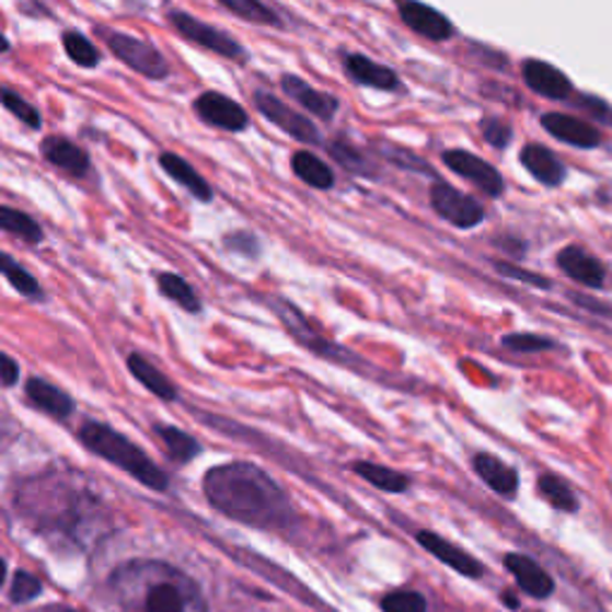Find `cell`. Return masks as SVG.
Instances as JSON below:
<instances>
[{
    "instance_id": "6da1fadb",
    "label": "cell",
    "mask_w": 612,
    "mask_h": 612,
    "mask_svg": "<svg viewBox=\"0 0 612 612\" xmlns=\"http://www.w3.org/2000/svg\"><path fill=\"white\" fill-rule=\"evenodd\" d=\"M206 498L216 510L256 529H285L295 510L285 490L264 469L246 462L213 466L204 478Z\"/></svg>"
},
{
    "instance_id": "7a4b0ae2",
    "label": "cell",
    "mask_w": 612,
    "mask_h": 612,
    "mask_svg": "<svg viewBox=\"0 0 612 612\" xmlns=\"http://www.w3.org/2000/svg\"><path fill=\"white\" fill-rule=\"evenodd\" d=\"M111 589L123 612H208L197 581L161 559H129Z\"/></svg>"
},
{
    "instance_id": "3957f363",
    "label": "cell",
    "mask_w": 612,
    "mask_h": 612,
    "mask_svg": "<svg viewBox=\"0 0 612 612\" xmlns=\"http://www.w3.org/2000/svg\"><path fill=\"white\" fill-rule=\"evenodd\" d=\"M80 440L84 442V448L99 454V458L108 460L117 469H123L129 476H135L139 484H145L147 488H168V476L163 469L155 466L145 450H139L132 440L117 434L115 428L99 422H86L80 428Z\"/></svg>"
},
{
    "instance_id": "277c9868",
    "label": "cell",
    "mask_w": 612,
    "mask_h": 612,
    "mask_svg": "<svg viewBox=\"0 0 612 612\" xmlns=\"http://www.w3.org/2000/svg\"><path fill=\"white\" fill-rule=\"evenodd\" d=\"M96 34L106 42L108 50L117 60H123L129 70L147 77V80H165L171 74V65H168L165 56L145 38L106 27H99Z\"/></svg>"
},
{
    "instance_id": "5b68a950",
    "label": "cell",
    "mask_w": 612,
    "mask_h": 612,
    "mask_svg": "<svg viewBox=\"0 0 612 612\" xmlns=\"http://www.w3.org/2000/svg\"><path fill=\"white\" fill-rule=\"evenodd\" d=\"M168 20H171L175 32L182 38H187V42L194 44V46L211 50V54H218L220 58H228V60H234V62L250 60V54H246V48L238 42V38L216 30L213 24L201 22L199 18L189 15V12H185V10H171Z\"/></svg>"
},
{
    "instance_id": "8992f818",
    "label": "cell",
    "mask_w": 612,
    "mask_h": 612,
    "mask_svg": "<svg viewBox=\"0 0 612 612\" xmlns=\"http://www.w3.org/2000/svg\"><path fill=\"white\" fill-rule=\"evenodd\" d=\"M431 206L442 220H448L450 226L460 228V230H472L484 223V218H486L484 204L474 197H469V194L460 192L458 187H452L442 180L434 182Z\"/></svg>"
},
{
    "instance_id": "52a82bcc",
    "label": "cell",
    "mask_w": 612,
    "mask_h": 612,
    "mask_svg": "<svg viewBox=\"0 0 612 612\" xmlns=\"http://www.w3.org/2000/svg\"><path fill=\"white\" fill-rule=\"evenodd\" d=\"M254 106L266 117V120L280 127L288 137L302 141V145L319 147L323 141L319 127L311 123L307 115L295 111L292 106H288V103H282L278 96L268 94V91H254Z\"/></svg>"
},
{
    "instance_id": "ba28073f",
    "label": "cell",
    "mask_w": 612,
    "mask_h": 612,
    "mask_svg": "<svg viewBox=\"0 0 612 612\" xmlns=\"http://www.w3.org/2000/svg\"><path fill=\"white\" fill-rule=\"evenodd\" d=\"M194 113L201 123L223 129V132H244L250 127V113L220 91H204L201 96L194 99Z\"/></svg>"
},
{
    "instance_id": "9c48e42d",
    "label": "cell",
    "mask_w": 612,
    "mask_h": 612,
    "mask_svg": "<svg viewBox=\"0 0 612 612\" xmlns=\"http://www.w3.org/2000/svg\"><path fill=\"white\" fill-rule=\"evenodd\" d=\"M442 163H446L454 175H460L464 180L472 182L486 197L498 199L503 197L505 192V180L500 175L498 168H493L488 161L478 159V155L462 151V149H452L442 153Z\"/></svg>"
},
{
    "instance_id": "30bf717a",
    "label": "cell",
    "mask_w": 612,
    "mask_h": 612,
    "mask_svg": "<svg viewBox=\"0 0 612 612\" xmlns=\"http://www.w3.org/2000/svg\"><path fill=\"white\" fill-rule=\"evenodd\" d=\"M395 3L402 22L419 36L431 38V42H448L454 36L452 22L440 10L422 3V0H395Z\"/></svg>"
},
{
    "instance_id": "8fae6325",
    "label": "cell",
    "mask_w": 612,
    "mask_h": 612,
    "mask_svg": "<svg viewBox=\"0 0 612 612\" xmlns=\"http://www.w3.org/2000/svg\"><path fill=\"white\" fill-rule=\"evenodd\" d=\"M541 125L551 137L565 141V145H569V147H577V149H596V147H601V141H603L601 129H598L596 125L579 120V117L567 115V113H545L541 117Z\"/></svg>"
},
{
    "instance_id": "7c38bea8",
    "label": "cell",
    "mask_w": 612,
    "mask_h": 612,
    "mask_svg": "<svg viewBox=\"0 0 612 612\" xmlns=\"http://www.w3.org/2000/svg\"><path fill=\"white\" fill-rule=\"evenodd\" d=\"M555 262L559 266V270L569 276L571 280H577L579 285H586V288L601 290L608 278V270L601 264V258H596L593 254H589L584 246L569 244L565 250H559Z\"/></svg>"
},
{
    "instance_id": "4fadbf2b",
    "label": "cell",
    "mask_w": 612,
    "mask_h": 612,
    "mask_svg": "<svg viewBox=\"0 0 612 612\" xmlns=\"http://www.w3.org/2000/svg\"><path fill=\"white\" fill-rule=\"evenodd\" d=\"M416 541H419V545H424L434 557H438L442 565H448L450 569H454L458 575L466 579H481L486 575V567L481 565L478 559H474L466 551L458 549V545L438 536L434 531H419L416 533Z\"/></svg>"
},
{
    "instance_id": "5bb4252c",
    "label": "cell",
    "mask_w": 612,
    "mask_h": 612,
    "mask_svg": "<svg viewBox=\"0 0 612 612\" xmlns=\"http://www.w3.org/2000/svg\"><path fill=\"white\" fill-rule=\"evenodd\" d=\"M280 89L297 103V106H302L311 115L321 117V120H333L337 108H340V101H337L333 94L319 91L316 86H311L297 74H282Z\"/></svg>"
},
{
    "instance_id": "9a60e30c",
    "label": "cell",
    "mask_w": 612,
    "mask_h": 612,
    "mask_svg": "<svg viewBox=\"0 0 612 612\" xmlns=\"http://www.w3.org/2000/svg\"><path fill=\"white\" fill-rule=\"evenodd\" d=\"M42 155L50 165L68 173L70 177H84L91 168L89 153L80 145H74L72 139L60 135L46 137L42 141Z\"/></svg>"
},
{
    "instance_id": "2e32d148",
    "label": "cell",
    "mask_w": 612,
    "mask_h": 612,
    "mask_svg": "<svg viewBox=\"0 0 612 612\" xmlns=\"http://www.w3.org/2000/svg\"><path fill=\"white\" fill-rule=\"evenodd\" d=\"M522 77H524L527 86L531 91H536V94L543 99L563 101L571 94V84L567 80V74L559 72L545 60H527L522 68Z\"/></svg>"
},
{
    "instance_id": "e0dca14e",
    "label": "cell",
    "mask_w": 612,
    "mask_h": 612,
    "mask_svg": "<svg viewBox=\"0 0 612 612\" xmlns=\"http://www.w3.org/2000/svg\"><path fill=\"white\" fill-rule=\"evenodd\" d=\"M505 567L510 569V575L519 584V589L529 593L531 598H549L555 591V581L551 579L549 571H545L539 563H533L531 557L510 553L505 555Z\"/></svg>"
},
{
    "instance_id": "ac0fdd59",
    "label": "cell",
    "mask_w": 612,
    "mask_h": 612,
    "mask_svg": "<svg viewBox=\"0 0 612 612\" xmlns=\"http://www.w3.org/2000/svg\"><path fill=\"white\" fill-rule=\"evenodd\" d=\"M345 72L351 82L361 86L381 89V91H397L400 77L388 68V65L376 62L361 54H347L345 56Z\"/></svg>"
},
{
    "instance_id": "d6986e66",
    "label": "cell",
    "mask_w": 612,
    "mask_h": 612,
    "mask_svg": "<svg viewBox=\"0 0 612 612\" xmlns=\"http://www.w3.org/2000/svg\"><path fill=\"white\" fill-rule=\"evenodd\" d=\"M519 161L527 168V173L536 182H541L543 187H559L565 182L567 168L553 151L541 145H527L519 151Z\"/></svg>"
},
{
    "instance_id": "ffe728a7",
    "label": "cell",
    "mask_w": 612,
    "mask_h": 612,
    "mask_svg": "<svg viewBox=\"0 0 612 612\" xmlns=\"http://www.w3.org/2000/svg\"><path fill=\"white\" fill-rule=\"evenodd\" d=\"M159 165L163 173H168L177 182V185L185 187L192 197H197L204 204L213 199L211 185H208L206 177L187 159H182V155H177L173 151H165L159 155Z\"/></svg>"
},
{
    "instance_id": "44dd1931",
    "label": "cell",
    "mask_w": 612,
    "mask_h": 612,
    "mask_svg": "<svg viewBox=\"0 0 612 612\" xmlns=\"http://www.w3.org/2000/svg\"><path fill=\"white\" fill-rule=\"evenodd\" d=\"M476 474L486 481V486L493 488L503 498H515L519 488V476L510 464H505L500 458L490 452H478L474 458Z\"/></svg>"
},
{
    "instance_id": "7402d4cb",
    "label": "cell",
    "mask_w": 612,
    "mask_h": 612,
    "mask_svg": "<svg viewBox=\"0 0 612 612\" xmlns=\"http://www.w3.org/2000/svg\"><path fill=\"white\" fill-rule=\"evenodd\" d=\"M27 397L36 409H42L44 414L54 416V419H60V422L68 419V416L74 412L72 397L44 379H30Z\"/></svg>"
},
{
    "instance_id": "603a6c76",
    "label": "cell",
    "mask_w": 612,
    "mask_h": 612,
    "mask_svg": "<svg viewBox=\"0 0 612 612\" xmlns=\"http://www.w3.org/2000/svg\"><path fill=\"white\" fill-rule=\"evenodd\" d=\"M290 165H292V173L302 180L307 187H314V189H333L335 187L333 168L323 159H319L314 151H307V149L295 151Z\"/></svg>"
},
{
    "instance_id": "cb8c5ba5",
    "label": "cell",
    "mask_w": 612,
    "mask_h": 612,
    "mask_svg": "<svg viewBox=\"0 0 612 612\" xmlns=\"http://www.w3.org/2000/svg\"><path fill=\"white\" fill-rule=\"evenodd\" d=\"M127 367H129V371H132L135 379L141 385H145L149 393H153L155 397H161L165 402L177 400V388L173 385V381L168 379V376L161 369H155L145 355H137V351H135V355H129Z\"/></svg>"
},
{
    "instance_id": "d4e9b609",
    "label": "cell",
    "mask_w": 612,
    "mask_h": 612,
    "mask_svg": "<svg viewBox=\"0 0 612 612\" xmlns=\"http://www.w3.org/2000/svg\"><path fill=\"white\" fill-rule=\"evenodd\" d=\"M155 285H159V292L165 297V299H171L173 304H177L180 309H185L187 314H201V299L197 297V292H194L192 285L177 276V273L173 270H163L155 276Z\"/></svg>"
},
{
    "instance_id": "484cf974",
    "label": "cell",
    "mask_w": 612,
    "mask_h": 612,
    "mask_svg": "<svg viewBox=\"0 0 612 612\" xmlns=\"http://www.w3.org/2000/svg\"><path fill=\"white\" fill-rule=\"evenodd\" d=\"M0 230L8 234H15L27 244H42L44 242V228L38 226V220L30 213L20 211L15 206L0 204Z\"/></svg>"
},
{
    "instance_id": "4316f807",
    "label": "cell",
    "mask_w": 612,
    "mask_h": 612,
    "mask_svg": "<svg viewBox=\"0 0 612 612\" xmlns=\"http://www.w3.org/2000/svg\"><path fill=\"white\" fill-rule=\"evenodd\" d=\"M0 273H3L5 280L15 288L22 297L27 299H44V288L34 278V273L24 268L15 256L0 250Z\"/></svg>"
},
{
    "instance_id": "83f0119b",
    "label": "cell",
    "mask_w": 612,
    "mask_h": 612,
    "mask_svg": "<svg viewBox=\"0 0 612 612\" xmlns=\"http://www.w3.org/2000/svg\"><path fill=\"white\" fill-rule=\"evenodd\" d=\"M355 472L363 481H369L371 486L381 488L385 493H405L409 488V478L405 474L395 472V469H390V466H381V464H373V462H357Z\"/></svg>"
},
{
    "instance_id": "f1b7e54d",
    "label": "cell",
    "mask_w": 612,
    "mask_h": 612,
    "mask_svg": "<svg viewBox=\"0 0 612 612\" xmlns=\"http://www.w3.org/2000/svg\"><path fill=\"white\" fill-rule=\"evenodd\" d=\"M218 3L244 22L262 24V27H280L278 12L270 10L262 0H218Z\"/></svg>"
},
{
    "instance_id": "f546056e",
    "label": "cell",
    "mask_w": 612,
    "mask_h": 612,
    "mask_svg": "<svg viewBox=\"0 0 612 612\" xmlns=\"http://www.w3.org/2000/svg\"><path fill=\"white\" fill-rule=\"evenodd\" d=\"M62 50L74 65H80V68H86V70L99 68V62L103 58L101 50L77 30L62 32Z\"/></svg>"
},
{
    "instance_id": "4dcf8cb0",
    "label": "cell",
    "mask_w": 612,
    "mask_h": 612,
    "mask_svg": "<svg viewBox=\"0 0 612 612\" xmlns=\"http://www.w3.org/2000/svg\"><path fill=\"white\" fill-rule=\"evenodd\" d=\"M539 493L559 512H577L579 510V500L575 496V490L567 486V481H563L555 474H543L539 478Z\"/></svg>"
},
{
    "instance_id": "1f68e13d",
    "label": "cell",
    "mask_w": 612,
    "mask_h": 612,
    "mask_svg": "<svg viewBox=\"0 0 612 612\" xmlns=\"http://www.w3.org/2000/svg\"><path fill=\"white\" fill-rule=\"evenodd\" d=\"M155 434H159V438L163 440L168 454L177 462H189L201 452L199 442L175 426H155Z\"/></svg>"
},
{
    "instance_id": "d6a6232c",
    "label": "cell",
    "mask_w": 612,
    "mask_h": 612,
    "mask_svg": "<svg viewBox=\"0 0 612 612\" xmlns=\"http://www.w3.org/2000/svg\"><path fill=\"white\" fill-rule=\"evenodd\" d=\"M0 103H3V108L15 115L22 125H27L32 129H42V113L36 111V106L24 99L20 91H15L12 86H0Z\"/></svg>"
},
{
    "instance_id": "836d02e7",
    "label": "cell",
    "mask_w": 612,
    "mask_h": 612,
    "mask_svg": "<svg viewBox=\"0 0 612 612\" xmlns=\"http://www.w3.org/2000/svg\"><path fill=\"white\" fill-rule=\"evenodd\" d=\"M328 153L349 173L373 175V165L367 161V155H363L359 149H355L351 145H347V141H343V139L331 141Z\"/></svg>"
},
{
    "instance_id": "e575fe53",
    "label": "cell",
    "mask_w": 612,
    "mask_h": 612,
    "mask_svg": "<svg viewBox=\"0 0 612 612\" xmlns=\"http://www.w3.org/2000/svg\"><path fill=\"white\" fill-rule=\"evenodd\" d=\"M503 347L512 349V351H522V355H533V351L553 349L555 343L551 340V337L533 335V333H510L503 337Z\"/></svg>"
},
{
    "instance_id": "d590c367",
    "label": "cell",
    "mask_w": 612,
    "mask_h": 612,
    "mask_svg": "<svg viewBox=\"0 0 612 612\" xmlns=\"http://www.w3.org/2000/svg\"><path fill=\"white\" fill-rule=\"evenodd\" d=\"M383 612H426V598L419 591H393L381 601Z\"/></svg>"
},
{
    "instance_id": "8d00e7d4",
    "label": "cell",
    "mask_w": 612,
    "mask_h": 612,
    "mask_svg": "<svg viewBox=\"0 0 612 612\" xmlns=\"http://www.w3.org/2000/svg\"><path fill=\"white\" fill-rule=\"evenodd\" d=\"M38 593H42V581L24 569L15 571V577H12V589H10L12 603H30Z\"/></svg>"
},
{
    "instance_id": "74e56055",
    "label": "cell",
    "mask_w": 612,
    "mask_h": 612,
    "mask_svg": "<svg viewBox=\"0 0 612 612\" xmlns=\"http://www.w3.org/2000/svg\"><path fill=\"white\" fill-rule=\"evenodd\" d=\"M223 244H226L228 252L242 254L246 258H256L258 254H262V242H258L254 232H246V230H238V232L226 234Z\"/></svg>"
},
{
    "instance_id": "f35d334b",
    "label": "cell",
    "mask_w": 612,
    "mask_h": 612,
    "mask_svg": "<svg viewBox=\"0 0 612 612\" xmlns=\"http://www.w3.org/2000/svg\"><path fill=\"white\" fill-rule=\"evenodd\" d=\"M496 270L500 273V276L510 278V280L527 282V285H533V288H541V290H551V280H545L543 276H539V273L527 270L522 266H515L510 262H496Z\"/></svg>"
},
{
    "instance_id": "ab89813d",
    "label": "cell",
    "mask_w": 612,
    "mask_h": 612,
    "mask_svg": "<svg viewBox=\"0 0 612 612\" xmlns=\"http://www.w3.org/2000/svg\"><path fill=\"white\" fill-rule=\"evenodd\" d=\"M481 135H484L488 145L496 147V149H507V145L512 141L510 125L503 123V120H493V117H486V120L481 123Z\"/></svg>"
},
{
    "instance_id": "60d3db41",
    "label": "cell",
    "mask_w": 612,
    "mask_h": 612,
    "mask_svg": "<svg viewBox=\"0 0 612 612\" xmlns=\"http://www.w3.org/2000/svg\"><path fill=\"white\" fill-rule=\"evenodd\" d=\"M390 161H393L395 165H400V168H407V171H416V173H428V168H426V161H422V159H416L414 153H409V151H405V149H397V147H383L381 149Z\"/></svg>"
},
{
    "instance_id": "b9f144b4",
    "label": "cell",
    "mask_w": 612,
    "mask_h": 612,
    "mask_svg": "<svg viewBox=\"0 0 612 612\" xmlns=\"http://www.w3.org/2000/svg\"><path fill=\"white\" fill-rule=\"evenodd\" d=\"M581 108L586 113L593 115V120L598 123H612V108L608 106L605 101L596 99V96H581Z\"/></svg>"
},
{
    "instance_id": "7bdbcfd3",
    "label": "cell",
    "mask_w": 612,
    "mask_h": 612,
    "mask_svg": "<svg viewBox=\"0 0 612 612\" xmlns=\"http://www.w3.org/2000/svg\"><path fill=\"white\" fill-rule=\"evenodd\" d=\"M20 381V363L5 351H0V385L12 388Z\"/></svg>"
},
{
    "instance_id": "ee69618b",
    "label": "cell",
    "mask_w": 612,
    "mask_h": 612,
    "mask_svg": "<svg viewBox=\"0 0 612 612\" xmlns=\"http://www.w3.org/2000/svg\"><path fill=\"white\" fill-rule=\"evenodd\" d=\"M503 601H505V605H507V608L519 610V598H517V596H512V591H505V593H503Z\"/></svg>"
},
{
    "instance_id": "f6af8a7d",
    "label": "cell",
    "mask_w": 612,
    "mask_h": 612,
    "mask_svg": "<svg viewBox=\"0 0 612 612\" xmlns=\"http://www.w3.org/2000/svg\"><path fill=\"white\" fill-rule=\"evenodd\" d=\"M10 48H12V46H10V38H8L3 32H0V54H8Z\"/></svg>"
},
{
    "instance_id": "bcb514c9",
    "label": "cell",
    "mask_w": 612,
    "mask_h": 612,
    "mask_svg": "<svg viewBox=\"0 0 612 612\" xmlns=\"http://www.w3.org/2000/svg\"><path fill=\"white\" fill-rule=\"evenodd\" d=\"M5 577H8V567H5V563H3V557H0V586L5 584Z\"/></svg>"
},
{
    "instance_id": "7dc6e473",
    "label": "cell",
    "mask_w": 612,
    "mask_h": 612,
    "mask_svg": "<svg viewBox=\"0 0 612 612\" xmlns=\"http://www.w3.org/2000/svg\"><path fill=\"white\" fill-rule=\"evenodd\" d=\"M68 612H74V610H68Z\"/></svg>"
}]
</instances>
